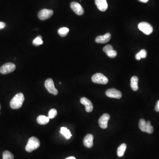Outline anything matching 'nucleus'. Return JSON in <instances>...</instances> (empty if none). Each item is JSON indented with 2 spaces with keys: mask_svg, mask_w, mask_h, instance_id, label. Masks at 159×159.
I'll return each mask as SVG.
<instances>
[{
  "mask_svg": "<svg viewBox=\"0 0 159 159\" xmlns=\"http://www.w3.org/2000/svg\"><path fill=\"white\" fill-rule=\"evenodd\" d=\"M155 110L156 111L159 112V101L157 102L156 106H155Z\"/></svg>",
  "mask_w": 159,
  "mask_h": 159,
  "instance_id": "28",
  "label": "nucleus"
},
{
  "mask_svg": "<svg viewBox=\"0 0 159 159\" xmlns=\"http://www.w3.org/2000/svg\"><path fill=\"white\" fill-rule=\"evenodd\" d=\"M1 104H0V110H1Z\"/></svg>",
  "mask_w": 159,
  "mask_h": 159,
  "instance_id": "33",
  "label": "nucleus"
},
{
  "mask_svg": "<svg viewBox=\"0 0 159 159\" xmlns=\"http://www.w3.org/2000/svg\"><path fill=\"white\" fill-rule=\"evenodd\" d=\"M117 55V53L116 51L114 50L110 51L107 54V55L110 58H114Z\"/></svg>",
  "mask_w": 159,
  "mask_h": 159,
  "instance_id": "25",
  "label": "nucleus"
},
{
  "mask_svg": "<svg viewBox=\"0 0 159 159\" xmlns=\"http://www.w3.org/2000/svg\"><path fill=\"white\" fill-rule=\"evenodd\" d=\"M138 27L140 30L141 31L147 35H149L153 32V27L147 22H141L139 24Z\"/></svg>",
  "mask_w": 159,
  "mask_h": 159,
  "instance_id": "4",
  "label": "nucleus"
},
{
  "mask_svg": "<svg viewBox=\"0 0 159 159\" xmlns=\"http://www.w3.org/2000/svg\"><path fill=\"white\" fill-rule=\"evenodd\" d=\"M45 86L49 93L55 95L58 94V91L55 88L54 81L52 79H48L45 81Z\"/></svg>",
  "mask_w": 159,
  "mask_h": 159,
  "instance_id": "5",
  "label": "nucleus"
},
{
  "mask_svg": "<svg viewBox=\"0 0 159 159\" xmlns=\"http://www.w3.org/2000/svg\"><path fill=\"white\" fill-rule=\"evenodd\" d=\"M91 80L93 82L99 84H106L108 82V78L101 73H97L93 75Z\"/></svg>",
  "mask_w": 159,
  "mask_h": 159,
  "instance_id": "3",
  "label": "nucleus"
},
{
  "mask_svg": "<svg viewBox=\"0 0 159 159\" xmlns=\"http://www.w3.org/2000/svg\"><path fill=\"white\" fill-rule=\"evenodd\" d=\"M93 138L94 136L91 134H88L85 137L84 139V144L88 148H92L93 145Z\"/></svg>",
  "mask_w": 159,
  "mask_h": 159,
  "instance_id": "12",
  "label": "nucleus"
},
{
  "mask_svg": "<svg viewBox=\"0 0 159 159\" xmlns=\"http://www.w3.org/2000/svg\"><path fill=\"white\" fill-rule=\"evenodd\" d=\"M42 44H43V41L42 40V38L38 37V36L33 41V44L35 46H40Z\"/></svg>",
  "mask_w": 159,
  "mask_h": 159,
  "instance_id": "23",
  "label": "nucleus"
},
{
  "mask_svg": "<svg viewBox=\"0 0 159 159\" xmlns=\"http://www.w3.org/2000/svg\"><path fill=\"white\" fill-rule=\"evenodd\" d=\"M113 50V48L112 46L111 45H108L106 46L105 47H104V49H103V51L106 53L107 54L110 51H111V50Z\"/></svg>",
  "mask_w": 159,
  "mask_h": 159,
  "instance_id": "27",
  "label": "nucleus"
},
{
  "mask_svg": "<svg viewBox=\"0 0 159 159\" xmlns=\"http://www.w3.org/2000/svg\"><path fill=\"white\" fill-rule=\"evenodd\" d=\"M71 9L76 14L79 16L82 15L84 13V10L80 4L76 2H73L70 4Z\"/></svg>",
  "mask_w": 159,
  "mask_h": 159,
  "instance_id": "9",
  "label": "nucleus"
},
{
  "mask_svg": "<svg viewBox=\"0 0 159 159\" xmlns=\"http://www.w3.org/2000/svg\"><path fill=\"white\" fill-rule=\"evenodd\" d=\"M138 78L136 76L132 77L131 79V87L134 91H136L138 89Z\"/></svg>",
  "mask_w": 159,
  "mask_h": 159,
  "instance_id": "15",
  "label": "nucleus"
},
{
  "mask_svg": "<svg viewBox=\"0 0 159 159\" xmlns=\"http://www.w3.org/2000/svg\"><path fill=\"white\" fill-rule=\"evenodd\" d=\"M6 25L5 23L2 22H0V29H3L5 27Z\"/></svg>",
  "mask_w": 159,
  "mask_h": 159,
  "instance_id": "29",
  "label": "nucleus"
},
{
  "mask_svg": "<svg viewBox=\"0 0 159 159\" xmlns=\"http://www.w3.org/2000/svg\"><path fill=\"white\" fill-rule=\"evenodd\" d=\"M111 38L110 34L108 33L104 35H100L95 38V42L98 43H105L110 41Z\"/></svg>",
  "mask_w": 159,
  "mask_h": 159,
  "instance_id": "13",
  "label": "nucleus"
},
{
  "mask_svg": "<svg viewBox=\"0 0 159 159\" xmlns=\"http://www.w3.org/2000/svg\"><path fill=\"white\" fill-rule=\"evenodd\" d=\"M154 127L151 125V122L149 121L146 122V132L151 134L154 132Z\"/></svg>",
  "mask_w": 159,
  "mask_h": 159,
  "instance_id": "22",
  "label": "nucleus"
},
{
  "mask_svg": "<svg viewBox=\"0 0 159 159\" xmlns=\"http://www.w3.org/2000/svg\"><path fill=\"white\" fill-rule=\"evenodd\" d=\"M138 54L139 55L141 58H144L147 57V51L144 49L141 50Z\"/></svg>",
  "mask_w": 159,
  "mask_h": 159,
  "instance_id": "26",
  "label": "nucleus"
},
{
  "mask_svg": "<svg viewBox=\"0 0 159 159\" xmlns=\"http://www.w3.org/2000/svg\"><path fill=\"white\" fill-rule=\"evenodd\" d=\"M135 58L137 60H140L141 59V58L140 56L139 55V54H138V53L136 55Z\"/></svg>",
  "mask_w": 159,
  "mask_h": 159,
  "instance_id": "30",
  "label": "nucleus"
},
{
  "mask_svg": "<svg viewBox=\"0 0 159 159\" xmlns=\"http://www.w3.org/2000/svg\"><path fill=\"white\" fill-rule=\"evenodd\" d=\"M0 114H1V113H0Z\"/></svg>",
  "mask_w": 159,
  "mask_h": 159,
  "instance_id": "34",
  "label": "nucleus"
},
{
  "mask_svg": "<svg viewBox=\"0 0 159 159\" xmlns=\"http://www.w3.org/2000/svg\"><path fill=\"white\" fill-rule=\"evenodd\" d=\"M16 66L14 64L7 63L2 66L0 68V73L2 74H9L13 72L16 69Z\"/></svg>",
  "mask_w": 159,
  "mask_h": 159,
  "instance_id": "6",
  "label": "nucleus"
},
{
  "mask_svg": "<svg viewBox=\"0 0 159 159\" xmlns=\"http://www.w3.org/2000/svg\"><path fill=\"white\" fill-rule=\"evenodd\" d=\"M40 143L39 140L37 137H32L30 138L25 147L27 152L31 153L34 150L37 149L40 146Z\"/></svg>",
  "mask_w": 159,
  "mask_h": 159,
  "instance_id": "2",
  "label": "nucleus"
},
{
  "mask_svg": "<svg viewBox=\"0 0 159 159\" xmlns=\"http://www.w3.org/2000/svg\"><path fill=\"white\" fill-rule=\"evenodd\" d=\"M127 148V144H122L118 147L117 149V155L118 157H122L124 156V153Z\"/></svg>",
  "mask_w": 159,
  "mask_h": 159,
  "instance_id": "17",
  "label": "nucleus"
},
{
  "mask_svg": "<svg viewBox=\"0 0 159 159\" xmlns=\"http://www.w3.org/2000/svg\"><path fill=\"white\" fill-rule=\"evenodd\" d=\"M80 101L81 103L85 106L86 111L87 112H91L92 111L93 109V105L90 100L85 97H83L81 98Z\"/></svg>",
  "mask_w": 159,
  "mask_h": 159,
  "instance_id": "11",
  "label": "nucleus"
},
{
  "mask_svg": "<svg viewBox=\"0 0 159 159\" xmlns=\"http://www.w3.org/2000/svg\"><path fill=\"white\" fill-rule=\"evenodd\" d=\"M25 101V96L22 93L16 94L11 101L10 106L12 109H18L22 107Z\"/></svg>",
  "mask_w": 159,
  "mask_h": 159,
  "instance_id": "1",
  "label": "nucleus"
},
{
  "mask_svg": "<svg viewBox=\"0 0 159 159\" xmlns=\"http://www.w3.org/2000/svg\"><path fill=\"white\" fill-rule=\"evenodd\" d=\"M3 159H14V156L9 151H5L3 153Z\"/></svg>",
  "mask_w": 159,
  "mask_h": 159,
  "instance_id": "21",
  "label": "nucleus"
},
{
  "mask_svg": "<svg viewBox=\"0 0 159 159\" xmlns=\"http://www.w3.org/2000/svg\"><path fill=\"white\" fill-rule=\"evenodd\" d=\"M50 118L44 115H40L37 118V122L40 125H46L48 124Z\"/></svg>",
  "mask_w": 159,
  "mask_h": 159,
  "instance_id": "16",
  "label": "nucleus"
},
{
  "mask_svg": "<svg viewBox=\"0 0 159 159\" xmlns=\"http://www.w3.org/2000/svg\"><path fill=\"white\" fill-rule=\"evenodd\" d=\"M53 13V11L51 9H43L38 12V16L40 20L44 21L51 18Z\"/></svg>",
  "mask_w": 159,
  "mask_h": 159,
  "instance_id": "7",
  "label": "nucleus"
},
{
  "mask_svg": "<svg viewBox=\"0 0 159 159\" xmlns=\"http://www.w3.org/2000/svg\"><path fill=\"white\" fill-rule=\"evenodd\" d=\"M140 129L144 132H146V122L144 119H141L139 122Z\"/></svg>",
  "mask_w": 159,
  "mask_h": 159,
  "instance_id": "20",
  "label": "nucleus"
},
{
  "mask_svg": "<svg viewBox=\"0 0 159 159\" xmlns=\"http://www.w3.org/2000/svg\"><path fill=\"white\" fill-rule=\"evenodd\" d=\"M49 116L48 117L51 119L55 118L57 115V111L55 109H52L49 112Z\"/></svg>",
  "mask_w": 159,
  "mask_h": 159,
  "instance_id": "24",
  "label": "nucleus"
},
{
  "mask_svg": "<svg viewBox=\"0 0 159 159\" xmlns=\"http://www.w3.org/2000/svg\"><path fill=\"white\" fill-rule=\"evenodd\" d=\"M66 159H76V158H75L74 157H69L67 158H66Z\"/></svg>",
  "mask_w": 159,
  "mask_h": 159,
  "instance_id": "32",
  "label": "nucleus"
},
{
  "mask_svg": "<svg viewBox=\"0 0 159 159\" xmlns=\"http://www.w3.org/2000/svg\"><path fill=\"white\" fill-rule=\"evenodd\" d=\"M60 133L67 139L70 138V137L72 136V134H71L70 131L66 127H61Z\"/></svg>",
  "mask_w": 159,
  "mask_h": 159,
  "instance_id": "18",
  "label": "nucleus"
},
{
  "mask_svg": "<svg viewBox=\"0 0 159 159\" xmlns=\"http://www.w3.org/2000/svg\"><path fill=\"white\" fill-rule=\"evenodd\" d=\"M95 4L101 11L104 12L108 9V4L106 0H95Z\"/></svg>",
  "mask_w": 159,
  "mask_h": 159,
  "instance_id": "14",
  "label": "nucleus"
},
{
  "mask_svg": "<svg viewBox=\"0 0 159 159\" xmlns=\"http://www.w3.org/2000/svg\"><path fill=\"white\" fill-rule=\"evenodd\" d=\"M110 118V116L108 114H104L100 118L99 120V125L102 129H105L108 127V122Z\"/></svg>",
  "mask_w": 159,
  "mask_h": 159,
  "instance_id": "10",
  "label": "nucleus"
},
{
  "mask_svg": "<svg viewBox=\"0 0 159 159\" xmlns=\"http://www.w3.org/2000/svg\"><path fill=\"white\" fill-rule=\"evenodd\" d=\"M69 32V29L68 28L66 27L61 28L58 31V34L61 37H65L67 35Z\"/></svg>",
  "mask_w": 159,
  "mask_h": 159,
  "instance_id": "19",
  "label": "nucleus"
},
{
  "mask_svg": "<svg viewBox=\"0 0 159 159\" xmlns=\"http://www.w3.org/2000/svg\"><path fill=\"white\" fill-rule=\"evenodd\" d=\"M106 95L110 98L118 99H120L122 97V94L121 91L114 88H111L106 91Z\"/></svg>",
  "mask_w": 159,
  "mask_h": 159,
  "instance_id": "8",
  "label": "nucleus"
},
{
  "mask_svg": "<svg viewBox=\"0 0 159 159\" xmlns=\"http://www.w3.org/2000/svg\"><path fill=\"white\" fill-rule=\"evenodd\" d=\"M140 2L143 3H147L148 2V0H138Z\"/></svg>",
  "mask_w": 159,
  "mask_h": 159,
  "instance_id": "31",
  "label": "nucleus"
}]
</instances>
